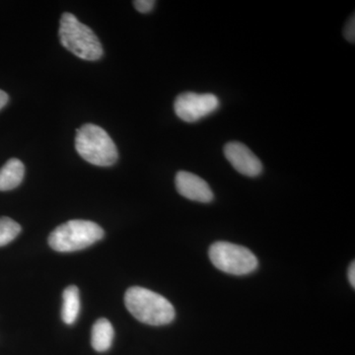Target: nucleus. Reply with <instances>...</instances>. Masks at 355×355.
Wrapping results in <instances>:
<instances>
[{
	"mask_svg": "<svg viewBox=\"0 0 355 355\" xmlns=\"http://www.w3.org/2000/svg\"><path fill=\"white\" fill-rule=\"evenodd\" d=\"M125 304L135 319L150 326L170 324L176 316L175 308L164 296L144 287L128 288L125 294Z\"/></svg>",
	"mask_w": 355,
	"mask_h": 355,
	"instance_id": "f257e3e1",
	"label": "nucleus"
},
{
	"mask_svg": "<svg viewBox=\"0 0 355 355\" xmlns=\"http://www.w3.org/2000/svg\"><path fill=\"white\" fill-rule=\"evenodd\" d=\"M58 36L62 46L81 60L95 62L102 58L104 51L101 42L91 28L81 23L73 14H62Z\"/></svg>",
	"mask_w": 355,
	"mask_h": 355,
	"instance_id": "f03ea898",
	"label": "nucleus"
},
{
	"mask_svg": "<svg viewBox=\"0 0 355 355\" xmlns=\"http://www.w3.org/2000/svg\"><path fill=\"white\" fill-rule=\"evenodd\" d=\"M76 148L90 164L108 167L118 161L116 144L106 130L93 123H86L76 130Z\"/></svg>",
	"mask_w": 355,
	"mask_h": 355,
	"instance_id": "7ed1b4c3",
	"label": "nucleus"
},
{
	"mask_svg": "<svg viewBox=\"0 0 355 355\" xmlns=\"http://www.w3.org/2000/svg\"><path fill=\"white\" fill-rule=\"evenodd\" d=\"M104 235V230L95 222L76 219L58 226L49 236V245L55 251L69 253L91 246Z\"/></svg>",
	"mask_w": 355,
	"mask_h": 355,
	"instance_id": "20e7f679",
	"label": "nucleus"
},
{
	"mask_svg": "<svg viewBox=\"0 0 355 355\" xmlns=\"http://www.w3.org/2000/svg\"><path fill=\"white\" fill-rule=\"evenodd\" d=\"M209 259L217 270L233 275H246L258 268L259 261L247 248L219 241L209 248Z\"/></svg>",
	"mask_w": 355,
	"mask_h": 355,
	"instance_id": "39448f33",
	"label": "nucleus"
},
{
	"mask_svg": "<svg viewBox=\"0 0 355 355\" xmlns=\"http://www.w3.org/2000/svg\"><path fill=\"white\" fill-rule=\"evenodd\" d=\"M220 106L218 98L211 93L198 94L184 92L175 100L174 110L178 118L186 123H196L207 118Z\"/></svg>",
	"mask_w": 355,
	"mask_h": 355,
	"instance_id": "423d86ee",
	"label": "nucleus"
},
{
	"mask_svg": "<svg viewBox=\"0 0 355 355\" xmlns=\"http://www.w3.org/2000/svg\"><path fill=\"white\" fill-rule=\"evenodd\" d=\"M224 156L236 171L247 177H258L263 172L260 159L241 142H229L224 146Z\"/></svg>",
	"mask_w": 355,
	"mask_h": 355,
	"instance_id": "0eeeda50",
	"label": "nucleus"
},
{
	"mask_svg": "<svg viewBox=\"0 0 355 355\" xmlns=\"http://www.w3.org/2000/svg\"><path fill=\"white\" fill-rule=\"evenodd\" d=\"M175 184L178 193L188 200L202 203H209L214 200V193L209 184L193 173L178 172Z\"/></svg>",
	"mask_w": 355,
	"mask_h": 355,
	"instance_id": "6e6552de",
	"label": "nucleus"
},
{
	"mask_svg": "<svg viewBox=\"0 0 355 355\" xmlns=\"http://www.w3.org/2000/svg\"><path fill=\"white\" fill-rule=\"evenodd\" d=\"M25 167L18 159L12 158L7 161L0 169V191H11L22 183Z\"/></svg>",
	"mask_w": 355,
	"mask_h": 355,
	"instance_id": "1a4fd4ad",
	"label": "nucleus"
},
{
	"mask_svg": "<svg viewBox=\"0 0 355 355\" xmlns=\"http://www.w3.org/2000/svg\"><path fill=\"white\" fill-rule=\"evenodd\" d=\"M113 326L107 319H99L95 322L91 333V345L98 352H107L114 340Z\"/></svg>",
	"mask_w": 355,
	"mask_h": 355,
	"instance_id": "9d476101",
	"label": "nucleus"
},
{
	"mask_svg": "<svg viewBox=\"0 0 355 355\" xmlns=\"http://www.w3.org/2000/svg\"><path fill=\"white\" fill-rule=\"evenodd\" d=\"M62 321L67 324L76 323L77 317L80 311V295H79L78 287L70 286L64 289L62 294Z\"/></svg>",
	"mask_w": 355,
	"mask_h": 355,
	"instance_id": "9b49d317",
	"label": "nucleus"
},
{
	"mask_svg": "<svg viewBox=\"0 0 355 355\" xmlns=\"http://www.w3.org/2000/svg\"><path fill=\"white\" fill-rule=\"evenodd\" d=\"M21 232V226L9 217H0V247L13 241Z\"/></svg>",
	"mask_w": 355,
	"mask_h": 355,
	"instance_id": "f8f14e48",
	"label": "nucleus"
},
{
	"mask_svg": "<svg viewBox=\"0 0 355 355\" xmlns=\"http://www.w3.org/2000/svg\"><path fill=\"white\" fill-rule=\"evenodd\" d=\"M155 3L156 2L153 0H137V1H133L135 8L140 13L150 12L155 6Z\"/></svg>",
	"mask_w": 355,
	"mask_h": 355,
	"instance_id": "ddd939ff",
	"label": "nucleus"
},
{
	"mask_svg": "<svg viewBox=\"0 0 355 355\" xmlns=\"http://www.w3.org/2000/svg\"><path fill=\"white\" fill-rule=\"evenodd\" d=\"M345 38L349 42V43H354L355 41V19L354 14L349 18V22L345 25V31H343Z\"/></svg>",
	"mask_w": 355,
	"mask_h": 355,
	"instance_id": "4468645a",
	"label": "nucleus"
},
{
	"mask_svg": "<svg viewBox=\"0 0 355 355\" xmlns=\"http://www.w3.org/2000/svg\"><path fill=\"white\" fill-rule=\"evenodd\" d=\"M347 277H349V284H352V287H355V263L354 261H352V265L349 266V273H347Z\"/></svg>",
	"mask_w": 355,
	"mask_h": 355,
	"instance_id": "2eb2a0df",
	"label": "nucleus"
},
{
	"mask_svg": "<svg viewBox=\"0 0 355 355\" xmlns=\"http://www.w3.org/2000/svg\"><path fill=\"white\" fill-rule=\"evenodd\" d=\"M8 95H7L4 91L0 90V110L6 106L7 102H8Z\"/></svg>",
	"mask_w": 355,
	"mask_h": 355,
	"instance_id": "dca6fc26",
	"label": "nucleus"
}]
</instances>
